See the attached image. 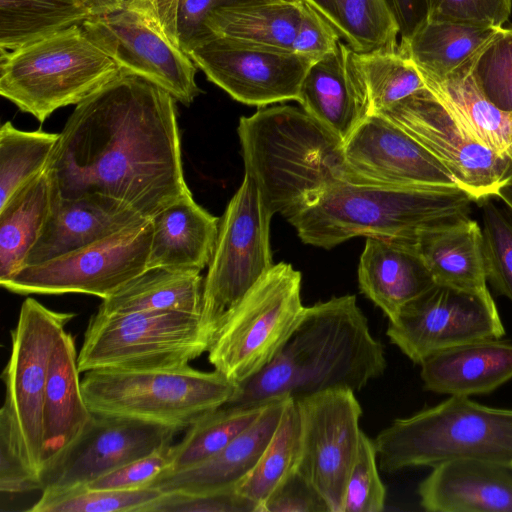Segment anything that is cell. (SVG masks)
<instances>
[{
	"instance_id": "1",
	"label": "cell",
	"mask_w": 512,
	"mask_h": 512,
	"mask_svg": "<svg viewBox=\"0 0 512 512\" xmlns=\"http://www.w3.org/2000/svg\"><path fill=\"white\" fill-rule=\"evenodd\" d=\"M47 165L53 199L100 193L151 220L191 192L184 177L175 98L121 73L78 103Z\"/></svg>"
},
{
	"instance_id": "2",
	"label": "cell",
	"mask_w": 512,
	"mask_h": 512,
	"mask_svg": "<svg viewBox=\"0 0 512 512\" xmlns=\"http://www.w3.org/2000/svg\"><path fill=\"white\" fill-rule=\"evenodd\" d=\"M387 366L354 295L306 307L275 358L238 386L230 405H256L277 397L300 399L324 391H360Z\"/></svg>"
},
{
	"instance_id": "3",
	"label": "cell",
	"mask_w": 512,
	"mask_h": 512,
	"mask_svg": "<svg viewBox=\"0 0 512 512\" xmlns=\"http://www.w3.org/2000/svg\"><path fill=\"white\" fill-rule=\"evenodd\" d=\"M245 174L272 214L286 219L348 182L343 141L305 110L282 105L239 119Z\"/></svg>"
},
{
	"instance_id": "4",
	"label": "cell",
	"mask_w": 512,
	"mask_h": 512,
	"mask_svg": "<svg viewBox=\"0 0 512 512\" xmlns=\"http://www.w3.org/2000/svg\"><path fill=\"white\" fill-rule=\"evenodd\" d=\"M475 202L459 186L396 188L340 182L287 220L305 244L331 249L354 237L413 240L469 217Z\"/></svg>"
},
{
	"instance_id": "5",
	"label": "cell",
	"mask_w": 512,
	"mask_h": 512,
	"mask_svg": "<svg viewBox=\"0 0 512 512\" xmlns=\"http://www.w3.org/2000/svg\"><path fill=\"white\" fill-rule=\"evenodd\" d=\"M380 469L434 467L477 459L512 470V408L479 404L465 396L395 419L374 439Z\"/></svg>"
},
{
	"instance_id": "6",
	"label": "cell",
	"mask_w": 512,
	"mask_h": 512,
	"mask_svg": "<svg viewBox=\"0 0 512 512\" xmlns=\"http://www.w3.org/2000/svg\"><path fill=\"white\" fill-rule=\"evenodd\" d=\"M122 73L118 64L74 25L0 53V94L43 123L77 105Z\"/></svg>"
},
{
	"instance_id": "7",
	"label": "cell",
	"mask_w": 512,
	"mask_h": 512,
	"mask_svg": "<svg viewBox=\"0 0 512 512\" xmlns=\"http://www.w3.org/2000/svg\"><path fill=\"white\" fill-rule=\"evenodd\" d=\"M81 386L94 415L136 419L178 430L228 404L238 390V385L218 371H201L190 365L92 370L84 373Z\"/></svg>"
},
{
	"instance_id": "8",
	"label": "cell",
	"mask_w": 512,
	"mask_h": 512,
	"mask_svg": "<svg viewBox=\"0 0 512 512\" xmlns=\"http://www.w3.org/2000/svg\"><path fill=\"white\" fill-rule=\"evenodd\" d=\"M301 273L280 262L221 319L208 349L214 370L240 386L266 367L305 311Z\"/></svg>"
},
{
	"instance_id": "9",
	"label": "cell",
	"mask_w": 512,
	"mask_h": 512,
	"mask_svg": "<svg viewBox=\"0 0 512 512\" xmlns=\"http://www.w3.org/2000/svg\"><path fill=\"white\" fill-rule=\"evenodd\" d=\"M74 317L26 298L11 330V353L2 373L5 399L0 410V440L42 482L43 402L49 362L57 339Z\"/></svg>"
},
{
	"instance_id": "10",
	"label": "cell",
	"mask_w": 512,
	"mask_h": 512,
	"mask_svg": "<svg viewBox=\"0 0 512 512\" xmlns=\"http://www.w3.org/2000/svg\"><path fill=\"white\" fill-rule=\"evenodd\" d=\"M211 341L212 335L199 314L96 311L84 333L78 368L85 373L183 367L207 352Z\"/></svg>"
},
{
	"instance_id": "11",
	"label": "cell",
	"mask_w": 512,
	"mask_h": 512,
	"mask_svg": "<svg viewBox=\"0 0 512 512\" xmlns=\"http://www.w3.org/2000/svg\"><path fill=\"white\" fill-rule=\"evenodd\" d=\"M272 217L254 183L244 175L220 219L204 278L201 317L212 338L225 314L274 265L270 248Z\"/></svg>"
},
{
	"instance_id": "12",
	"label": "cell",
	"mask_w": 512,
	"mask_h": 512,
	"mask_svg": "<svg viewBox=\"0 0 512 512\" xmlns=\"http://www.w3.org/2000/svg\"><path fill=\"white\" fill-rule=\"evenodd\" d=\"M151 220L49 261L26 265L0 285L16 294L81 293L105 299L147 268Z\"/></svg>"
},
{
	"instance_id": "13",
	"label": "cell",
	"mask_w": 512,
	"mask_h": 512,
	"mask_svg": "<svg viewBox=\"0 0 512 512\" xmlns=\"http://www.w3.org/2000/svg\"><path fill=\"white\" fill-rule=\"evenodd\" d=\"M505 333L490 292L470 293L440 284L407 303L386 332L415 364L442 350L501 339Z\"/></svg>"
},
{
	"instance_id": "14",
	"label": "cell",
	"mask_w": 512,
	"mask_h": 512,
	"mask_svg": "<svg viewBox=\"0 0 512 512\" xmlns=\"http://www.w3.org/2000/svg\"><path fill=\"white\" fill-rule=\"evenodd\" d=\"M404 130L476 202L496 196L512 162L478 142L426 87L376 112Z\"/></svg>"
},
{
	"instance_id": "15",
	"label": "cell",
	"mask_w": 512,
	"mask_h": 512,
	"mask_svg": "<svg viewBox=\"0 0 512 512\" xmlns=\"http://www.w3.org/2000/svg\"><path fill=\"white\" fill-rule=\"evenodd\" d=\"M187 53L210 82L234 100L258 107L297 101L314 62L292 50L214 34Z\"/></svg>"
},
{
	"instance_id": "16",
	"label": "cell",
	"mask_w": 512,
	"mask_h": 512,
	"mask_svg": "<svg viewBox=\"0 0 512 512\" xmlns=\"http://www.w3.org/2000/svg\"><path fill=\"white\" fill-rule=\"evenodd\" d=\"M82 26L123 73L151 81L186 106L201 93L195 80L197 67L188 53L142 11L124 3Z\"/></svg>"
},
{
	"instance_id": "17",
	"label": "cell",
	"mask_w": 512,
	"mask_h": 512,
	"mask_svg": "<svg viewBox=\"0 0 512 512\" xmlns=\"http://www.w3.org/2000/svg\"><path fill=\"white\" fill-rule=\"evenodd\" d=\"M295 402L301 423L297 470L318 490L331 512H341L358 452L362 408L355 392L348 389L324 391Z\"/></svg>"
},
{
	"instance_id": "18",
	"label": "cell",
	"mask_w": 512,
	"mask_h": 512,
	"mask_svg": "<svg viewBox=\"0 0 512 512\" xmlns=\"http://www.w3.org/2000/svg\"><path fill=\"white\" fill-rule=\"evenodd\" d=\"M348 182L396 188L459 186L448 170L399 126L369 114L343 142Z\"/></svg>"
},
{
	"instance_id": "19",
	"label": "cell",
	"mask_w": 512,
	"mask_h": 512,
	"mask_svg": "<svg viewBox=\"0 0 512 512\" xmlns=\"http://www.w3.org/2000/svg\"><path fill=\"white\" fill-rule=\"evenodd\" d=\"M179 431L136 419L94 415L81 438L45 476L43 490L87 485L133 460L171 446Z\"/></svg>"
},
{
	"instance_id": "20",
	"label": "cell",
	"mask_w": 512,
	"mask_h": 512,
	"mask_svg": "<svg viewBox=\"0 0 512 512\" xmlns=\"http://www.w3.org/2000/svg\"><path fill=\"white\" fill-rule=\"evenodd\" d=\"M147 221L128 204L100 193L53 199L48 220L24 266L49 261Z\"/></svg>"
},
{
	"instance_id": "21",
	"label": "cell",
	"mask_w": 512,
	"mask_h": 512,
	"mask_svg": "<svg viewBox=\"0 0 512 512\" xmlns=\"http://www.w3.org/2000/svg\"><path fill=\"white\" fill-rule=\"evenodd\" d=\"M297 101L343 142L372 113L354 51L342 41L310 65Z\"/></svg>"
},
{
	"instance_id": "22",
	"label": "cell",
	"mask_w": 512,
	"mask_h": 512,
	"mask_svg": "<svg viewBox=\"0 0 512 512\" xmlns=\"http://www.w3.org/2000/svg\"><path fill=\"white\" fill-rule=\"evenodd\" d=\"M74 337L66 330L57 339L49 362L43 402V482L90 425L81 386Z\"/></svg>"
},
{
	"instance_id": "23",
	"label": "cell",
	"mask_w": 512,
	"mask_h": 512,
	"mask_svg": "<svg viewBox=\"0 0 512 512\" xmlns=\"http://www.w3.org/2000/svg\"><path fill=\"white\" fill-rule=\"evenodd\" d=\"M289 398L284 396L268 401L257 420L211 458L178 472L162 474L147 487L162 493L185 494L235 490L256 466Z\"/></svg>"
},
{
	"instance_id": "24",
	"label": "cell",
	"mask_w": 512,
	"mask_h": 512,
	"mask_svg": "<svg viewBox=\"0 0 512 512\" xmlns=\"http://www.w3.org/2000/svg\"><path fill=\"white\" fill-rule=\"evenodd\" d=\"M511 470L477 459H453L434 467L418 486L429 512H512Z\"/></svg>"
},
{
	"instance_id": "25",
	"label": "cell",
	"mask_w": 512,
	"mask_h": 512,
	"mask_svg": "<svg viewBox=\"0 0 512 512\" xmlns=\"http://www.w3.org/2000/svg\"><path fill=\"white\" fill-rule=\"evenodd\" d=\"M360 291L389 322L435 283L413 240L366 238L358 266Z\"/></svg>"
},
{
	"instance_id": "26",
	"label": "cell",
	"mask_w": 512,
	"mask_h": 512,
	"mask_svg": "<svg viewBox=\"0 0 512 512\" xmlns=\"http://www.w3.org/2000/svg\"><path fill=\"white\" fill-rule=\"evenodd\" d=\"M426 391L449 395H485L512 379V342L475 341L437 352L420 364Z\"/></svg>"
},
{
	"instance_id": "27",
	"label": "cell",
	"mask_w": 512,
	"mask_h": 512,
	"mask_svg": "<svg viewBox=\"0 0 512 512\" xmlns=\"http://www.w3.org/2000/svg\"><path fill=\"white\" fill-rule=\"evenodd\" d=\"M220 219L193 198L183 195L152 219L147 268L165 267L201 272L211 261Z\"/></svg>"
},
{
	"instance_id": "28",
	"label": "cell",
	"mask_w": 512,
	"mask_h": 512,
	"mask_svg": "<svg viewBox=\"0 0 512 512\" xmlns=\"http://www.w3.org/2000/svg\"><path fill=\"white\" fill-rule=\"evenodd\" d=\"M414 244L436 284L470 293L490 292L481 226L470 216L426 231Z\"/></svg>"
},
{
	"instance_id": "29",
	"label": "cell",
	"mask_w": 512,
	"mask_h": 512,
	"mask_svg": "<svg viewBox=\"0 0 512 512\" xmlns=\"http://www.w3.org/2000/svg\"><path fill=\"white\" fill-rule=\"evenodd\" d=\"M470 59L442 80L424 81L426 88L478 142L512 161V111L482 94L470 74Z\"/></svg>"
},
{
	"instance_id": "30",
	"label": "cell",
	"mask_w": 512,
	"mask_h": 512,
	"mask_svg": "<svg viewBox=\"0 0 512 512\" xmlns=\"http://www.w3.org/2000/svg\"><path fill=\"white\" fill-rule=\"evenodd\" d=\"M204 278L201 272L149 267L102 299L106 314L180 311L201 315Z\"/></svg>"
},
{
	"instance_id": "31",
	"label": "cell",
	"mask_w": 512,
	"mask_h": 512,
	"mask_svg": "<svg viewBox=\"0 0 512 512\" xmlns=\"http://www.w3.org/2000/svg\"><path fill=\"white\" fill-rule=\"evenodd\" d=\"M304 3L241 0L223 4L207 15L206 37L214 34L291 50Z\"/></svg>"
},
{
	"instance_id": "32",
	"label": "cell",
	"mask_w": 512,
	"mask_h": 512,
	"mask_svg": "<svg viewBox=\"0 0 512 512\" xmlns=\"http://www.w3.org/2000/svg\"><path fill=\"white\" fill-rule=\"evenodd\" d=\"M52 186L43 171L0 207V283L17 273L52 209Z\"/></svg>"
},
{
	"instance_id": "33",
	"label": "cell",
	"mask_w": 512,
	"mask_h": 512,
	"mask_svg": "<svg viewBox=\"0 0 512 512\" xmlns=\"http://www.w3.org/2000/svg\"><path fill=\"white\" fill-rule=\"evenodd\" d=\"M500 27L428 20L410 39L399 43L424 81H439L474 56Z\"/></svg>"
},
{
	"instance_id": "34",
	"label": "cell",
	"mask_w": 512,
	"mask_h": 512,
	"mask_svg": "<svg viewBox=\"0 0 512 512\" xmlns=\"http://www.w3.org/2000/svg\"><path fill=\"white\" fill-rule=\"evenodd\" d=\"M93 17L76 0H0V51H13Z\"/></svg>"
},
{
	"instance_id": "35",
	"label": "cell",
	"mask_w": 512,
	"mask_h": 512,
	"mask_svg": "<svg viewBox=\"0 0 512 512\" xmlns=\"http://www.w3.org/2000/svg\"><path fill=\"white\" fill-rule=\"evenodd\" d=\"M266 403L225 404L202 415L180 442L169 447L170 464L164 474L192 467L220 452L257 420Z\"/></svg>"
},
{
	"instance_id": "36",
	"label": "cell",
	"mask_w": 512,
	"mask_h": 512,
	"mask_svg": "<svg viewBox=\"0 0 512 512\" xmlns=\"http://www.w3.org/2000/svg\"><path fill=\"white\" fill-rule=\"evenodd\" d=\"M301 423L297 404L289 398L280 422L251 473L236 490L257 504L258 511L274 489L297 468Z\"/></svg>"
},
{
	"instance_id": "37",
	"label": "cell",
	"mask_w": 512,
	"mask_h": 512,
	"mask_svg": "<svg viewBox=\"0 0 512 512\" xmlns=\"http://www.w3.org/2000/svg\"><path fill=\"white\" fill-rule=\"evenodd\" d=\"M59 133L24 131L10 121L0 128V207L46 170Z\"/></svg>"
},
{
	"instance_id": "38",
	"label": "cell",
	"mask_w": 512,
	"mask_h": 512,
	"mask_svg": "<svg viewBox=\"0 0 512 512\" xmlns=\"http://www.w3.org/2000/svg\"><path fill=\"white\" fill-rule=\"evenodd\" d=\"M354 60L366 86L372 113L381 112L426 87L415 64L399 48L354 51Z\"/></svg>"
},
{
	"instance_id": "39",
	"label": "cell",
	"mask_w": 512,
	"mask_h": 512,
	"mask_svg": "<svg viewBox=\"0 0 512 512\" xmlns=\"http://www.w3.org/2000/svg\"><path fill=\"white\" fill-rule=\"evenodd\" d=\"M341 39L356 52L396 50L399 26L387 0H334Z\"/></svg>"
},
{
	"instance_id": "40",
	"label": "cell",
	"mask_w": 512,
	"mask_h": 512,
	"mask_svg": "<svg viewBox=\"0 0 512 512\" xmlns=\"http://www.w3.org/2000/svg\"><path fill=\"white\" fill-rule=\"evenodd\" d=\"M163 493L156 488L134 490L95 489L80 485L62 490H42L31 512H142Z\"/></svg>"
},
{
	"instance_id": "41",
	"label": "cell",
	"mask_w": 512,
	"mask_h": 512,
	"mask_svg": "<svg viewBox=\"0 0 512 512\" xmlns=\"http://www.w3.org/2000/svg\"><path fill=\"white\" fill-rule=\"evenodd\" d=\"M470 74L496 107L512 111V26L500 27L470 59Z\"/></svg>"
},
{
	"instance_id": "42",
	"label": "cell",
	"mask_w": 512,
	"mask_h": 512,
	"mask_svg": "<svg viewBox=\"0 0 512 512\" xmlns=\"http://www.w3.org/2000/svg\"><path fill=\"white\" fill-rule=\"evenodd\" d=\"M480 202L487 281L512 302V221L489 198Z\"/></svg>"
},
{
	"instance_id": "43",
	"label": "cell",
	"mask_w": 512,
	"mask_h": 512,
	"mask_svg": "<svg viewBox=\"0 0 512 512\" xmlns=\"http://www.w3.org/2000/svg\"><path fill=\"white\" fill-rule=\"evenodd\" d=\"M385 498L386 488L379 476L374 440L362 431L341 512H380L384 509Z\"/></svg>"
},
{
	"instance_id": "44",
	"label": "cell",
	"mask_w": 512,
	"mask_h": 512,
	"mask_svg": "<svg viewBox=\"0 0 512 512\" xmlns=\"http://www.w3.org/2000/svg\"><path fill=\"white\" fill-rule=\"evenodd\" d=\"M429 19L483 27H502L512 0H429Z\"/></svg>"
},
{
	"instance_id": "45",
	"label": "cell",
	"mask_w": 512,
	"mask_h": 512,
	"mask_svg": "<svg viewBox=\"0 0 512 512\" xmlns=\"http://www.w3.org/2000/svg\"><path fill=\"white\" fill-rule=\"evenodd\" d=\"M256 503L236 489L213 494L163 493L142 512H257Z\"/></svg>"
},
{
	"instance_id": "46",
	"label": "cell",
	"mask_w": 512,
	"mask_h": 512,
	"mask_svg": "<svg viewBox=\"0 0 512 512\" xmlns=\"http://www.w3.org/2000/svg\"><path fill=\"white\" fill-rule=\"evenodd\" d=\"M169 447L133 460L92 481L87 486L111 490L146 488L158 476L167 472L170 464Z\"/></svg>"
},
{
	"instance_id": "47",
	"label": "cell",
	"mask_w": 512,
	"mask_h": 512,
	"mask_svg": "<svg viewBox=\"0 0 512 512\" xmlns=\"http://www.w3.org/2000/svg\"><path fill=\"white\" fill-rule=\"evenodd\" d=\"M259 512L331 511L318 490L296 468L274 489Z\"/></svg>"
},
{
	"instance_id": "48",
	"label": "cell",
	"mask_w": 512,
	"mask_h": 512,
	"mask_svg": "<svg viewBox=\"0 0 512 512\" xmlns=\"http://www.w3.org/2000/svg\"><path fill=\"white\" fill-rule=\"evenodd\" d=\"M340 41L339 33L318 12L304 3L291 50L316 61L332 52Z\"/></svg>"
},
{
	"instance_id": "49",
	"label": "cell",
	"mask_w": 512,
	"mask_h": 512,
	"mask_svg": "<svg viewBox=\"0 0 512 512\" xmlns=\"http://www.w3.org/2000/svg\"><path fill=\"white\" fill-rule=\"evenodd\" d=\"M241 0H180L178 7L179 43L185 52L206 37L204 21L211 10Z\"/></svg>"
},
{
	"instance_id": "50",
	"label": "cell",
	"mask_w": 512,
	"mask_h": 512,
	"mask_svg": "<svg viewBox=\"0 0 512 512\" xmlns=\"http://www.w3.org/2000/svg\"><path fill=\"white\" fill-rule=\"evenodd\" d=\"M43 482L29 472L20 458L0 441V491L2 494H20L43 490Z\"/></svg>"
},
{
	"instance_id": "51",
	"label": "cell",
	"mask_w": 512,
	"mask_h": 512,
	"mask_svg": "<svg viewBox=\"0 0 512 512\" xmlns=\"http://www.w3.org/2000/svg\"><path fill=\"white\" fill-rule=\"evenodd\" d=\"M180 0H124L152 18L165 35L180 46L178 35V7Z\"/></svg>"
},
{
	"instance_id": "52",
	"label": "cell",
	"mask_w": 512,
	"mask_h": 512,
	"mask_svg": "<svg viewBox=\"0 0 512 512\" xmlns=\"http://www.w3.org/2000/svg\"><path fill=\"white\" fill-rule=\"evenodd\" d=\"M396 18L400 43L410 39L429 19V0H387Z\"/></svg>"
},
{
	"instance_id": "53",
	"label": "cell",
	"mask_w": 512,
	"mask_h": 512,
	"mask_svg": "<svg viewBox=\"0 0 512 512\" xmlns=\"http://www.w3.org/2000/svg\"><path fill=\"white\" fill-rule=\"evenodd\" d=\"M316 12H318L338 33V17L334 0H303ZM340 35V33H339ZM341 37V36H340Z\"/></svg>"
},
{
	"instance_id": "54",
	"label": "cell",
	"mask_w": 512,
	"mask_h": 512,
	"mask_svg": "<svg viewBox=\"0 0 512 512\" xmlns=\"http://www.w3.org/2000/svg\"><path fill=\"white\" fill-rule=\"evenodd\" d=\"M94 16L103 15L120 8L124 0H76Z\"/></svg>"
},
{
	"instance_id": "55",
	"label": "cell",
	"mask_w": 512,
	"mask_h": 512,
	"mask_svg": "<svg viewBox=\"0 0 512 512\" xmlns=\"http://www.w3.org/2000/svg\"><path fill=\"white\" fill-rule=\"evenodd\" d=\"M495 197H498L512 211V186L503 185Z\"/></svg>"
},
{
	"instance_id": "56",
	"label": "cell",
	"mask_w": 512,
	"mask_h": 512,
	"mask_svg": "<svg viewBox=\"0 0 512 512\" xmlns=\"http://www.w3.org/2000/svg\"><path fill=\"white\" fill-rule=\"evenodd\" d=\"M505 185L512 186V162L510 163V166L505 176Z\"/></svg>"
},
{
	"instance_id": "57",
	"label": "cell",
	"mask_w": 512,
	"mask_h": 512,
	"mask_svg": "<svg viewBox=\"0 0 512 512\" xmlns=\"http://www.w3.org/2000/svg\"><path fill=\"white\" fill-rule=\"evenodd\" d=\"M275 1L285 2V3H299V2H303V0H275Z\"/></svg>"
}]
</instances>
